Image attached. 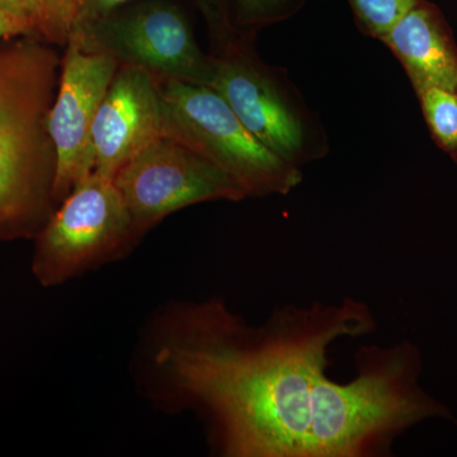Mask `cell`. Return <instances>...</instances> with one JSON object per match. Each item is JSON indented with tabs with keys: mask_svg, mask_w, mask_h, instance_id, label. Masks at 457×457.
I'll return each instance as SVG.
<instances>
[{
	"mask_svg": "<svg viewBox=\"0 0 457 457\" xmlns=\"http://www.w3.org/2000/svg\"><path fill=\"white\" fill-rule=\"evenodd\" d=\"M179 320L155 361L206 418L224 456H384L411 427L451 418L420 386L422 360L411 342L362 348L348 383L328 376L337 341L376 329L360 300L284 306L258 328L218 302Z\"/></svg>",
	"mask_w": 457,
	"mask_h": 457,
	"instance_id": "1",
	"label": "cell"
},
{
	"mask_svg": "<svg viewBox=\"0 0 457 457\" xmlns=\"http://www.w3.org/2000/svg\"><path fill=\"white\" fill-rule=\"evenodd\" d=\"M62 62L36 41L0 45V242L40 233L55 204L49 132Z\"/></svg>",
	"mask_w": 457,
	"mask_h": 457,
	"instance_id": "2",
	"label": "cell"
},
{
	"mask_svg": "<svg viewBox=\"0 0 457 457\" xmlns=\"http://www.w3.org/2000/svg\"><path fill=\"white\" fill-rule=\"evenodd\" d=\"M219 50L210 87L237 114L246 130L286 163L302 168L329 152L323 122L306 104L286 69L255 55L251 38Z\"/></svg>",
	"mask_w": 457,
	"mask_h": 457,
	"instance_id": "3",
	"label": "cell"
},
{
	"mask_svg": "<svg viewBox=\"0 0 457 457\" xmlns=\"http://www.w3.org/2000/svg\"><path fill=\"white\" fill-rule=\"evenodd\" d=\"M163 137L185 144L236 180L246 197L290 194L300 168L286 163L255 139L228 102L209 86L158 79Z\"/></svg>",
	"mask_w": 457,
	"mask_h": 457,
	"instance_id": "4",
	"label": "cell"
},
{
	"mask_svg": "<svg viewBox=\"0 0 457 457\" xmlns=\"http://www.w3.org/2000/svg\"><path fill=\"white\" fill-rule=\"evenodd\" d=\"M35 237L33 275L42 286H54L110 260L137 236L113 179L90 173Z\"/></svg>",
	"mask_w": 457,
	"mask_h": 457,
	"instance_id": "5",
	"label": "cell"
},
{
	"mask_svg": "<svg viewBox=\"0 0 457 457\" xmlns=\"http://www.w3.org/2000/svg\"><path fill=\"white\" fill-rule=\"evenodd\" d=\"M68 42L87 53L104 54L119 65L144 69L162 80L209 86L215 57L204 55L179 8L149 3L125 14L74 29Z\"/></svg>",
	"mask_w": 457,
	"mask_h": 457,
	"instance_id": "6",
	"label": "cell"
},
{
	"mask_svg": "<svg viewBox=\"0 0 457 457\" xmlns=\"http://www.w3.org/2000/svg\"><path fill=\"white\" fill-rule=\"evenodd\" d=\"M139 237L171 212L206 203L239 201L245 189L185 144L161 137L130 159L113 179Z\"/></svg>",
	"mask_w": 457,
	"mask_h": 457,
	"instance_id": "7",
	"label": "cell"
},
{
	"mask_svg": "<svg viewBox=\"0 0 457 457\" xmlns=\"http://www.w3.org/2000/svg\"><path fill=\"white\" fill-rule=\"evenodd\" d=\"M119 62L104 54L87 53L68 42L59 87L49 116L56 153L53 196L62 203L93 171L90 131Z\"/></svg>",
	"mask_w": 457,
	"mask_h": 457,
	"instance_id": "8",
	"label": "cell"
},
{
	"mask_svg": "<svg viewBox=\"0 0 457 457\" xmlns=\"http://www.w3.org/2000/svg\"><path fill=\"white\" fill-rule=\"evenodd\" d=\"M161 137L158 78L144 69L119 65L90 131L92 173L114 179L123 165Z\"/></svg>",
	"mask_w": 457,
	"mask_h": 457,
	"instance_id": "9",
	"label": "cell"
},
{
	"mask_svg": "<svg viewBox=\"0 0 457 457\" xmlns=\"http://www.w3.org/2000/svg\"><path fill=\"white\" fill-rule=\"evenodd\" d=\"M380 41L399 60L417 95L432 87L457 93V46L436 5L418 0Z\"/></svg>",
	"mask_w": 457,
	"mask_h": 457,
	"instance_id": "10",
	"label": "cell"
},
{
	"mask_svg": "<svg viewBox=\"0 0 457 457\" xmlns=\"http://www.w3.org/2000/svg\"><path fill=\"white\" fill-rule=\"evenodd\" d=\"M417 96L433 140L453 155L457 150V93L432 87Z\"/></svg>",
	"mask_w": 457,
	"mask_h": 457,
	"instance_id": "11",
	"label": "cell"
},
{
	"mask_svg": "<svg viewBox=\"0 0 457 457\" xmlns=\"http://www.w3.org/2000/svg\"><path fill=\"white\" fill-rule=\"evenodd\" d=\"M231 18L236 29L254 33L264 26L282 22L302 11L308 0H233Z\"/></svg>",
	"mask_w": 457,
	"mask_h": 457,
	"instance_id": "12",
	"label": "cell"
},
{
	"mask_svg": "<svg viewBox=\"0 0 457 457\" xmlns=\"http://www.w3.org/2000/svg\"><path fill=\"white\" fill-rule=\"evenodd\" d=\"M418 0H348L360 31L369 37H381Z\"/></svg>",
	"mask_w": 457,
	"mask_h": 457,
	"instance_id": "13",
	"label": "cell"
},
{
	"mask_svg": "<svg viewBox=\"0 0 457 457\" xmlns=\"http://www.w3.org/2000/svg\"><path fill=\"white\" fill-rule=\"evenodd\" d=\"M126 2L129 0H75V16L71 32L110 17ZM200 2L210 26L219 25L227 17V5L221 0H200Z\"/></svg>",
	"mask_w": 457,
	"mask_h": 457,
	"instance_id": "14",
	"label": "cell"
},
{
	"mask_svg": "<svg viewBox=\"0 0 457 457\" xmlns=\"http://www.w3.org/2000/svg\"><path fill=\"white\" fill-rule=\"evenodd\" d=\"M0 12L22 26L29 35L44 36L46 0H0Z\"/></svg>",
	"mask_w": 457,
	"mask_h": 457,
	"instance_id": "15",
	"label": "cell"
},
{
	"mask_svg": "<svg viewBox=\"0 0 457 457\" xmlns=\"http://www.w3.org/2000/svg\"><path fill=\"white\" fill-rule=\"evenodd\" d=\"M46 26L44 36L47 41L68 45L73 29L75 0H46Z\"/></svg>",
	"mask_w": 457,
	"mask_h": 457,
	"instance_id": "16",
	"label": "cell"
},
{
	"mask_svg": "<svg viewBox=\"0 0 457 457\" xmlns=\"http://www.w3.org/2000/svg\"><path fill=\"white\" fill-rule=\"evenodd\" d=\"M20 35L29 36V33H27L22 26L18 25L17 22H14V21H12L11 18L4 16L0 12V40L2 38L16 37V36Z\"/></svg>",
	"mask_w": 457,
	"mask_h": 457,
	"instance_id": "17",
	"label": "cell"
},
{
	"mask_svg": "<svg viewBox=\"0 0 457 457\" xmlns=\"http://www.w3.org/2000/svg\"><path fill=\"white\" fill-rule=\"evenodd\" d=\"M451 156H453V159H455V162H456V163H457V150H456V152H455V153H453V155H451Z\"/></svg>",
	"mask_w": 457,
	"mask_h": 457,
	"instance_id": "18",
	"label": "cell"
}]
</instances>
